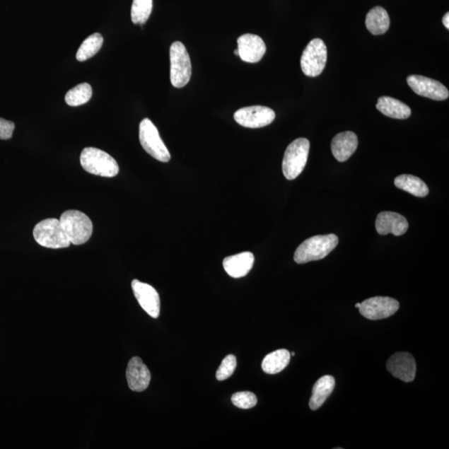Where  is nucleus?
Segmentation results:
<instances>
[{
	"instance_id": "obj_4",
	"label": "nucleus",
	"mask_w": 449,
	"mask_h": 449,
	"mask_svg": "<svg viewBox=\"0 0 449 449\" xmlns=\"http://www.w3.org/2000/svg\"><path fill=\"white\" fill-rule=\"evenodd\" d=\"M170 78L173 86L177 88L185 87L192 77L190 56L185 45L181 42H174L170 48Z\"/></svg>"
},
{
	"instance_id": "obj_2",
	"label": "nucleus",
	"mask_w": 449,
	"mask_h": 449,
	"mask_svg": "<svg viewBox=\"0 0 449 449\" xmlns=\"http://www.w3.org/2000/svg\"><path fill=\"white\" fill-rule=\"evenodd\" d=\"M60 223L73 245L86 243L93 234V222L83 212L69 210L60 217Z\"/></svg>"
},
{
	"instance_id": "obj_17",
	"label": "nucleus",
	"mask_w": 449,
	"mask_h": 449,
	"mask_svg": "<svg viewBox=\"0 0 449 449\" xmlns=\"http://www.w3.org/2000/svg\"><path fill=\"white\" fill-rule=\"evenodd\" d=\"M358 144V136L354 132H340L332 140V151L334 157L339 162H346L356 152Z\"/></svg>"
},
{
	"instance_id": "obj_32",
	"label": "nucleus",
	"mask_w": 449,
	"mask_h": 449,
	"mask_svg": "<svg viewBox=\"0 0 449 449\" xmlns=\"http://www.w3.org/2000/svg\"><path fill=\"white\" fill-rule=\"evenodd\" d=\"M359 306H361V303H357V304L356 305V308H358H358H359Z\"/></svg>"
},
{
	"instance_id": "obj_23",
	"label": "nucleus",
	"mask_w": 449,
	"mask_h": 449,
	"mask_svg": "<svg viewBox=\"0 0 449 449\" xmlns=\"http://www.w3.org/2000/svg\"><path fill=\"white\" fill-rule=\"evenodd\" d=\"M395 185L401 190L412 194L417 197H426L429 192L426 183L413 175H400L395 178Z\"/></svg>"
},
{
	"instance_id": "obj_33",
	"label": "nucleus",
	"mask_w": 449,
	"mask_h": 449,
	"mask_svg": "<svg viewBox=\"0 0 449 449\" xmlns=\"http://www.w3.org/2000/svg\"><path fill=\"white\" fill-rule=\"evenodd\" d=\"M296 356L295 352H292V353L291 354V356Z\"/></svg>"
},
{
	"instance_id": "obj_10",
	"label": "nucleus",
	"mask_w": 449,
	"mask_h": 449,
	"mask_svg": "<svg viewBox=\"0 0 449 449\" xmlns=\"http://www.w3.org/2000/svg\"><path fill=\"white\" fill-rule=\"evenodd\" d=\"M276 113L264 106H250L240 108L234 113V119L240 126L248 129H260L272 124Z\"/></svg>"
},
{
	"instance_id": "obj_14",
	"label": "nucleus",
	"mask_w": 449,
	"mask_h": 449,
	"mask_svg": "<svg viewBox=\"0 0 449 449\" xmlns=\"http://www.w3.org/2000/svg\"><path fill=\"white\" fill-rule=\"evenodd\" d=\"M238 53L245 63H258L267 52V46L261 37L252 34L238 37Z\"/></svg>"
},
{
	"instance_id": "obj_5",
	"label": "nucleus",
	"mask_w": 449,
	"mask_h": 449,
	"mask_svg": "<svg viewBox=\"0 0 449 449\" xmlns=\"http://www.w3.org/2000/svg\"><path fill=\"white\" fill-rule=\"evenodd\" d=\"M33 235L37 244L47 248H67L71 244L61 226L60 221L56 218H48L40 221L35 226Z\"/></svg>"
},
{
	"instance_id": "obj_7",
	"label": "nucleus",
	"mask_w": 449,
	"mask_h": 449,
	"mask_svg": "<svg viewBox=\"0 0 449 449\" xmlns=\"http://www.w3.org/2000/svg\"><path fill=\"white\" fill-rule=\"evenodd\" d=\"M139 140L143 148L153 158L162 163H168L171 159V154L161 139L157 127L148 118L141 122Z\"/></svg>"
},
{
	"instance_id": "obj_19",
	"label": "nucleus",
	"mask_w": 449,
	"mask_h": 449,
	"mask_svg": "<svg viewBox=\"0 0 449 449\" xmlns=\"http://www.w3.org/2000/svg\"><path fill=\"white\" fill-rule=\"evenodd\" d=\"M376 108L386 117L395 119H407L411 115L408 105L391 97L385 96L378 99Z\"/></svg>"
},
{
	"instance_id": "obj_16",
	"label": "nucleus",
	"mask_w": 449,
	"mask_h": 449,
	"mask_svg": "<svg viewBox=\"0 0 449 449\" xmlns=\"http://www.w3.org/2000/svg\"><path fill=\"white\" fill-rule=\"evenodd\" d=\"M126 376L131 390L143 392L148 389L151 381V373L139 357L130 359Z\"/></svg>"
},
{
	"instance_id": "obj_3",
	"label": "nucleus",
	"mask_w": 449,
	"mask_h": 449,
	"mask_svg": "<svg viewBox=\"0 0 449 449\" xmlns=\"http://www.w3.org/2000/svg\"><path fill=\"white\" fill-rule=\"evenodd\" d=\"M80 163L85 171L96 176L115 177L119 173L116 160L98 148H84L80 156Z\"/></svg>"
},
{
	"instance_id": "obj_15",
	"label": "nucleus",
	"mask_w": 449,
	"mask_h": 449,
	"mask_svg": "<svg viewBox=\"0 0 449 449\" xmlns=\"http://www.w3.org/2000/svg\"><path fill=\"white\" fill-rule=\"evenodd\" d=\"M377 233L382 235L393 234L400 236L409 229V222L404 216L393 211H383L375 221Z\"/></svg>"
},
{
	"instance_id": "obj_31",
	"label": "nucleus",
	"mask_w": 449,
	"mask_h": 449,
	"mask_svg": "<svg viewBox=\"0 0 449 449\" xmlns=\"http://www.w3.org/2000/svg\"><path fill=\"white\" fill-rule=\"evenodd\" d=\"M234 54L239 56L238 49L235 50Z\"/></svg>"
},
{
	"instance_id": "obj_9",
	"label": "nucleus",
	"mask_w": 449,
	"mask_h": 449,
	"mask_svg": "<svg viewBox=\"0 0 449 449\" xmlns=\"http://www.w3.org/2000/svg\"><path fill=\"white\" fill-rule=\"evenodd\" d=\"M358 309L363 317L378 320L394 315L400 309V303L394 298L376 296L363 301Z\"/></svg>"
},
{
	"instance_id": "obj_26",
	"label": "nucleus",
	"mask_w": 449,
	"mask_h": 449,
	"mask_svg": "<svg viewBox=\"0 0 449 449\" xmlns=\"http://www.w3.org/2000/svg\"><path fill=\"white\" fill-rule=\"evenodd\" d=\"M153 11V0H134L131 18L134 25H144Z\"/></svg>"
},
{
	"instance_id": "obj_25",
	"label": "nucleus",
	"mask_w": 449,
	"mask_h": 449,
	"mask_svg": "<svg viewBox=\"0 0 449 449\" xmlns=\"http://www.w3.org/2000/svg\"><path fill=\"white\" fill-rule=\"evenodd\" d=\"M93 90L91 85L83 83L77 85L66 94L65 102L68 105L77 107L87 103L92 98Z\"/></svg>"
},
{
	"instance_id": "obj_8",
	"label": "nucleus",
	"mask_w": 449,
	"mask_h": 449,
	"mask_svg": "<svg viewBox=\"0 0 449 449\" xmlns=\"http://www.w3.org/2000/svg\"><path fill=\"white\" fill-rule=\"evenodd\" d=\"M327 62V48L322 40L315 39L306 46L301 59V67L308 77H317Z\"/></svg>"
},
{
	"instance_id": "obj_30",
	"label": "nucleus",
	"mask_w": 449,
	"mask_h": 449,
	"mask_svg": "<svg viewBox=\"0 0 449 449\" xmlns=\"http://www.w3.org/2000/svg\"><path fill=\"white\" fill-rule=\"evenodd\" d=\"M443 25L449 30V13H447L443 18Z\"/></svg>"
},
{
	"instance_id": "obj_27",
	"label": "nucleus",
	"mask_w": 449,
	"mask_h": 449,
	"mask_svg": "<svg viewBox=\"0 0 449 449\" xmlns=\"http://www.w3.org/2000/svg\"><path fill=\"white\" fill-rule=\"evenodd\" d=\"M231 402L235 407L243 409L254 408L257 404V396L252 392H238L231 397Z\"/></svg>"
},
{
	"instance_id": "obj_12",
	"label": "nucleus",
	"mask_w": 449,
	"mask_h": 449,
	"mask_svg": "<svg viewBox=\"0 0 449 449\" xmlns=\"http://www.w3.org/2000/svg\"><path fill=\"white\" fill-rule=\"evenodd\" d=\"M132 291H134L136 299L139 305L151 317L157 319L160 315V297L157 291L148 284L143 283L139 280L132 282Z\"/></svg>"
},
{
	"instance_id": "obj_1",
	"label": "nucleus",
	"mask_w": 449,
	"mask_h": 449,
	"mask_svg": "<svg viewBox=\"0 0 449 449\" xmlns=\"http://www.w3.org/2000/svg\"><path fill=\"white\" fill-rule=\"evenodd\" d=\"M338 243V236L334 234L312 236L296 249L295 262L305 264L322 260L337 247Z\"/></svg>"
},
{
	"instance_id": "obj_18",
	"label": "nucleus",
	"mask_w": 449,
	"mask_h": 449,
	"mask_svg": "<svg viewBox=\"0 0 449 449\" xmlns=\"http://www.w3.org/2000/svg\"><path fill=\"white\" fill-rule=\"evenodd\" d=\"M254 255L245 252L224 259L223 267L226 273L233 278H242L247 275L252 269Z\"/></svg>"
},
{
	"instance_id": "obj_22",
	"label": "nucleus",
	"mask_w": 449,
	"mask_h": 449,
	"mask_svg": "<svg viewBox=\"0 0 449 449\" xmlns=\"http://www.w3.org/2000/svg\"><path fill=\"white\" fill-rule=\"evenodd\" d=\"M291 353L287 349H278V351L269 353L264 358L262 361V370L268 375H276L285 370L289 365Z\"/></svg>"
},
{
	"instance_id": "obj_24",
	"label": "nucleus",
	"mask_w": 449,
	"mask_h": 449,
	"mask_svg": "<svg viewBox=\"0 0 449 449\" xmlns=\"http://www.w3.org/2000/svg\"><path fill=\"white\" fill-rule=\"evenodd\" d=\"M103 44V37L98 33L90 35L83 42L76 54V59L79 62H83L98 53Z\"/></svg>"
},
{
	"instance_id": "obj_29",
	"label": "nucleus",
	"mask_w": 449,
	"mask_h": 449,
	"mask_svg": "<svg viewBox=\"0 0 449 449\" xmlns=\"http://www.w3.org/2000/svg\"><path fill=\"white\" fill-rule=\"evenodd\" d=\"M14 129H16V125H14L13 122L0 117V139H11Z\"/></svg>"
},
{
	"instance_id": "obj_13",
	"label": "nucleus",
	"mask_w": 449,
	"mask_h": 449,
	"mask_svg": "<svg viewBox=\"0 0 449 449\" xmlns=\"http://www.w3.org/2000/svg\"><path fill=\"white\" fill-rule=\"evenodd\" d=\"M387 370L392 375L402 381L409 383L414 380L416 362L412 354L400 352L393 354L387 362Z\"/></svg>"
},
{
	"instance_id": "obj_20",
	"label": "nucleus",
	"mask_w": 449,
	"mask_h": 449,
	"mask_svg": "<svg viewBox=\"0 0 449 449\" xmlns=\"http://www.w3.org/2000/svg\"><path fill=\"white\" fill-rule=\"evenodd\" d=\"M335 381L332 375H325L316 381L310 400V408L317 410L322 406L334 389Z\"/></svg>"
},
{
	"instance_id": "obj_21",
	"label": "nucleus",
	"mask_w": 449,
	"mask_h": 449,
	"mask_svg": "<svg viewBox=\"0 0 449 449\" xmlns=\"http://www.w3.org/2000/svg\"><path fill=\"white\" fill-rule=\"evenodd\" d=\"M366 25L372 35H384L389 30L390 25L389 14L384 8L375 7L367 13Z\"/></svg>"
},
{
	"instance_id": "obj_28",
	"label": "nucleus",
	"mask_w": 449,
	"mask_h": 449,
	"mask_svg": "<svg viewBox=\"0 0 449 449\" xmlns=\"http://www.w3.org/2000/svg\"><path fill=\"white\" fill-rule=\"evenodd\" d=\"M236 368V358L233 354L224 358L222 361L218 370L216 371V379L220 381L228 380L229 377L233 375Z\"/></svg>"
},
{
	"instance_id": "obj_6",
	"label": "nucleus",
	"mask_w": 449,
	"mask_h": 449,
	"mask_svg": "<svg viewBox=\"0 0 449 449\" xmlns=\"http://www.w3.org/2000/svg\"><path fill=\"white\" fill-rule=\"evenodd\" d=\"M310 146L309 140L304 138L298 139L288 146L282 163L283 174L287 180H294L303 172Z\"/></svg>"
},
{
	"instance_id": "obj_11",
	"label": "nucleus",
	"mask_w": 449,
	"mask_h": 449,
	"mask_svg": "<svg viewBox=\"0 0 449 449\" xmlns=\"http://www.w3.org/2000/svg\"><path fill=\"white\" fill-rule=\"evenodd\" d=\"M409 87L418 95L433 99V100H445L449 96L448 90L436 80L421 76L410 75L407 78Z\"/></svg>"
}]
</instances>
